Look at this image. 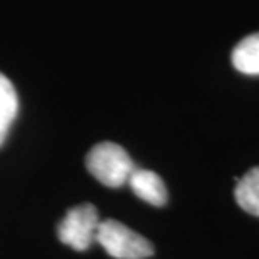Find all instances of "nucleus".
Segmentation results:
<instances>
[{"instance_id": "6", "label": "nucleus", "mask_w": 259, "mask_h": 259, "mask_svg": "<svg viewBox=\"0 0 259 259\" xmlns=\"http://www.w3.org/2000/svg\"><path fill=\"white\" fill-rule=\"evenodd\" d=\"M19 100L14 84L4 73H0V146L8 137L10 127L18 115Z\"/></svg>"}, {"instance_id": "5", "label": "nucleus", "mask_w": 259, "mask_h": 259, "mask_svg": "<svg viewBox=\"0 0 259 259\" xmlns=\"http://www.w3.org/2000/svg\"><path fill=\"white\" fill-rule=\"evenodd\" d=\"M234 200L240 205V209L259 217V165L250 169L244 177L236 179Z\"/></svg>"}, {"instance_id": "3", "label": "nucleus", "mask_w": 259, "mask_h": 259, "mask_svg": "<svg viewBox=\"0 0 259 259\" xmlns=\"http://www.w3.org/2000/svg\"><path fill=\"white\" fill-rule=\"evenodd\" d=\"M100 225L98 209L93 204H81L71 207L58 223V238L62 244L77 251H84L96 242V231Z\"/></svg>"}, {"instance_id": "4", "label": "nucleus", "mask_w": 259, "mask_h": 259, "mask_svg": "<svg viewBox=\"0 0 259 259\" xmlns=\"http://www.w3.org/2000/svg\"><path fill=\"white\" fill-rule=\"evenodd\" d=\"M129 186L133 192L139 196L140 200H144L146 204L163 207L167 204V188L165 183L161 181V177L156 171L150 169H135L133 175L129 177Z\"/></svg>"}, {"instance_id": "1", "label": "nucleus", "mask_w": 259, "mask_h": 259, "mask_svg": "<svg viewBox=\"0 0 259 259\" xmlns=\"http://www.w3.org/2000/svg\"><path fill=\"white\" fill-rule=\"evenodd\" d=\"M87 169L89 173L110 188H119V186L129 183V177L137 165L133 163L127 150L115 144V142H100L91 148L87 154Z\"/></svg>"}, {"instance_id": "2", "label": "nucleus", "mask_w": 259, "mask_h": 259, "mask_svg": "<svg viewBox=\"0 0 259 259\" xmlns=\"http://www.w3.org/2000/svg\"><path fill=\"white\" fill-rule=\"evenodd\" d=\"M96 242L115 259H146L154 253V246L148 238L115 219L100 221Z\"/></svg>"}, {"instance_id": "7", "label": "nucleus", "mask_w": 259, "mask_h": 259, "mask_svg": "<svg viewBox=\"0 0 259 259\" xmlns=\"http://www.w3.org/2000/svg\"><path fill=\"white\" fill-rule=\"evenodd\" d=\"M232 65L244 75H259V33L244 37L234 47Z\"/></svg>"}]
</instances>
